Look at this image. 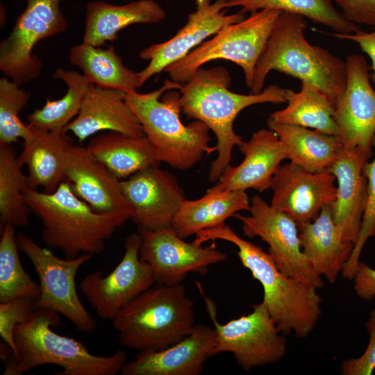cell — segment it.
I'll return each mask as SVG.
<instances>
[{"label":"cell","instance_id":"obj_6","mask_svg":"<svg viewBox=\"0 0 375 375\" xmlns=\"http://www.w3.org/2000/svg\"><path fill=\"white\" fill-rule=\"evenodd\" d=\"M182 85L166 79L159 89L128 93L126 101L139 119L144 133L153 144L161 162L178 170L194 167L204 153L216 151L210 147V128L194 119L183 124L180 90Z\"/></svg>","mask_w":375,"mask_h":375},{"label":"cell","instance_id":"obj_18","mask_svg":"<svg viewBox=\"0 0 375 375\" xmlns=\"http://www.w3.org/2000/svg\"><path fill=\"white\" fill-rule=\"evenodd\" d=\"M335 178L329 172H315L292 162L281 165L272 180L271 206L297 224L315 219L323 206L335 199Z\"/></svg>","mask_w":375,"mask_h":375},{"label":"cell","instance_id":"obj_14","mask_svg":"<svg viewBox=\"0 0 375 375\" xmlns=\"http://www.w3.org/2000/svg\"><path fill=\"white\" fill-rule=\"evenodd\" d=\"M138 231L142 237L140 258L150 266L156 283L181 284L190 273L205 274L210 265L227 258L215 240L208 246L187 242L172 226Z\"/></svg>","mask_w":375,"mask_h":375},{"label":"cell","instance_id":"obj_12","mask_svg":"<svg viewBox=\"0 0 375 375\" xmlns=\"http://www.w3.org/2000/svg\"><path fill=\"white\" fill-rule=\"evenodd\" d=\"M249 215L236 213L247 238L259 237L269 246L268 253L285 275L316 289L324 281L303 254L297 223L286 213L269 205L260 195L250 200Z\"/></svg>","mask_w":375,"mask_h":375},{"label":"cell","instance_id":"obj_3","mask_svg":"<svg viewBox=\"0 0 375 375\" xmlns=\"http://www.w3.org/2000/svg\"><path fill=\"white\" fill-rule=\"evenodd\" d=\"M302 15L281 12L255 69L250 93H260L273 70L308 82L323 92L335 106L347 83V65L328 50L310 44Z\"/></svg>","mask_w":375,"mask_h":375},{"label":"cell","instance_id":"obj_23","mask_svg":"<svg viewBox=\"0 0 375 375\" xmlns=\"http://www.w3.org/2000/svg\"><path fill=\"white\" fill-rule=\"evenodd\" d=\"M127 93L91 83L76 117L63 129L83 142L101 131H114L131 137L145 136L142 126L128 105Z\"/></svg>","mask_w":375,"mask_h":375},{"label":"cell","instance_id":"obj_34","mask_svg":"<svg viewBox=\"0 0 375 375\" xmlns=\"http://www.w3.org/2000/svg\"><path fill=\"white\" fill-rule=\"evenodd\" d=\"M226 7H240L244 14L262 9L294 13L340 34H351L360 30L335 8L331 0H226Z\"/></svg>","mask_w":375,"mask_h":375},{"label":"cell","instance_id":"obj_36","mask_svg":"<svg viewBox=\"0 0 375 375\" xmlns=\"http://www.w3.org/2000/svg\"><path fill=\"white\" fill-rule=\"evenodd\" d=\"M30 92L6 76L0 78V144H12L28 135V124L19 118L31 99Z\"/></svg>","mask_w":375,"mask_h":375},{"label":"cell","instance_id":"obj_13","mask_svg":"<svg viewBox=\"0 0 375 375\" xmlns=\"http://www.w3.org/2000/svg\"><path fill=\"white\" fill-rule=\"evenodd\" d=\"M139 232L124 240L123 257L108 275L97 270L86 275L79 289L101 319L113 320L131 300L156 283L150 266L140 258Z\"/></svg>","mask_w":375,"mask_h":375},{"label":"cell","instance_id":"obj_42","mask_svg":"<svg viewBox=\"0 0 375 375\" xmlns=\"http://www.w3.org/2000/svg\"><path fill=\"white\" fill-rule=\"evenodd\" d=\"M338 39L350 40L358 44L361 50L370 58L373 70L371 78L375 82V31H362L360 29L351 34L333 33L329 34Z\"/></svg>","mask_w":375,"mask_h":375},{"label":"cell","instance_id":"obj_28","mask_svg":"<svg viewBox=\"0 0 375 375\" xmlns=\"http://www.w3.org/2000/svg\"><path fill=\"white\" fill-rule=\"evenodd\" d=\"M250 201L243 191H227L206 194L196 200L185 199L171 226L182 238L225 224L240 210H248Z\"/></svg>","mask_w":375,"mask_h":375},{"label":"cell","instance_id":"obj_20","mask_svg":"<svg viewBox=\"0 0 375 375\" xmlns=\"http://www.w3.org/2000/svg\"><path fill=\"white\" fill-rule=\"evenodd\" d=\"M238 148L244 156L242 162L235 167L228 165L206 192H245L248 189L263 192L270 188L281 162L288 159L283 143L270 128L253 133L250 140L243 141Z\"/></svg>","mask_w":375,"mask_h":375},{"label":"cell","instance_id":"obj_21","mask_svg":"<svg viewBox=\"0 0 375 375\" xmlns=\"http://www.w3.org/2000/svg\"><path fill=\"white\" fill-rule=\"evenodd\" d=\"M215 331L204 324H195L179 342L161 350L140 351L126 362L122 375H199L212 356Z\"/></svg>","mask_w":375,"mask_h":375},{"label":"cell","instance_id":"obj_37","mask_svg":"<svg viewBox=\"0 0 375 375\" xmlns=\"http://www.w3.org/2000/svg\"><path fill=\"white\" fill-rule=\"evenodd\" d=\"M374 156L372 161H367L363 172L367 178V196L361 227L358 238L348 261L344 266L342 275L352 280L360 262V256L366 241L375 236V135L372 141Z\"/></svg>","mask_w":375,"mask_h":375},{"label":"cell","instance_id":"obj_26","mask_svg":"<svg viewBox=\"0 0 375 375\" xmlns=\"http://www.w3.org/2000/svg\"><path fill=\"white\" fill-rule=\"evenodd\" d=\"M166 12L155 0H137L124 5H113L103 1L86 4L83 42L102 47L107 41L117 38V33L135 24H156Z\"/></svg>","mask_w":375,"mask_h":375},{"label":"cell","instance_id":"obj_38","mask_svg":"<svg viewBox=\"0 0 375 375\" xmlns=\"http://www.w3.org/2000/svg\"><path fill=\"white\" fill-rule=\"evenodd\" d=\"M35 301L28 297H22L0 302V335L16 353L14 331L17 325L26 322L34 311Z\"/></svg>","mask_w":375,"mask_h":375},{"label":"cell","instance_id":"obj_9","mask_svg":"<svg viewBox=\"0 0 375 375\" xmlns=\"http://www.w3.org/2000/svg\"><path fill=\"white\" fill-rule=\"evenodd\" d=\"M197 285L215 331L212 356L231 353L245 371L276 363L285 356L286 340L262 302L252 306L250 313L222 324L217 320L215 302L205 295L199 283Z\"/></svg>","mask_w":375,"mask_h":375},{"label":"cell","instance_id":"obj_1","mask_svg":"<svg viewBox=\"0 0 375 375\" xmlns=\"http://www.w3.org/2000/svg\"><path fill=\"white\" fill-rule=\"evenodd\" d=\"M231 77L223 67L198 69L179 90L181 110L189 119L201 121L216 136L217 158L211 162L208 181L216 183L230 165L232 151L244 140L235 133L233 123L246 108L258 103L286 102L287 89L272 85L257 94L229 90Z\"/></svg>","mask_w":375,"mask_h":375},{"label":"cell","instance_id":"obj_29","mask_svg":"<svg viewBox=\"0 0 375 375\" xmlns=\"http://www.w3.org/2000/svg\"><path fill=\"white\" fill-rule=\"evenodd\" d=\"M286 151L290 162L315 172H328L343 147L335 135L292 124L267 120Z\"/></svg>","mask_w":375,"mask_h":375},{"label":"cell","instance_id":"obj_32","mask_svg":"<svg viewBox=\"0 0 375 375\" xmlns=\"http://www.w3.org/2000/svg\"><path fill=\"white\" fill-rule=\"evenodd\" d=\"M12 144H0V226L26 227L31 213L25 200L29 188Z\"/></svg>","mask_w":375,"mask_h":375},{"label":"cell","instance_id":"obj_35","mask_svg":"<svg viewBox=\"0 0 375 375\" xmlns=\"http://www.w3.org/2000/svg\"><path fill=\"white\" fill-rule=\"evenodd\" d=\"M15 228L6 224L1 228L0 302L22 297L35 301L40 294V285L22 265Z\"/></svg>","mask_w":375,"mask_h":375},{"label":"cell","instance_id":"obj_27","mask_svg":"<svg viewBox=\"0 0 375 375\" xmlns=\"http://www.w3.org/2000/svg\"><path fill=\"white\" fill-rule=\"evenodd\" d=\"M96 160L119 179L151 167H159L156 149L143 137H131L114 131H104L92 138L85 147Z\"/></svg>","mask_w":375,"mask_h":375},{"label":"cell","instance_id":"obj_25","mask_svg":"<svg viewBox=\"0 0 375 375\" xmlns=\"http://www.w3.org/2000/svg\"><path fill=\"white\" fill-rule=\"evenodd\" d=\"M298 226L303 254L320 276L335 283L350 258L354 244L344 239L335 223L331 204L323 206L315 219Z\"/></svg>","mask_w":375,"mask_h":375},{"label":"cell","instance_id":"obj_30","mask_svg":"<svg viewBox=\"0 0 375 375\" xmlns=\"http://www.w3.org/2000/svg\"><path fill=\"white\" fill-rule=\"evenodd\" d=\"M71 64L91 83L106 89L131 93L140 88V74L126 67L113 47L103 49L82 42L69 51Z\"/></svg>","mask_w":375,"mask_h":375},{"label":"cell","instance_id":"obj_39","mask_svg":"<svg viewBox=\"0 0 375 375\" xmlns=\"http://www.w3.org/2000/svg\"><path fill=\"white\" fill-rule=\"evenodd\" d=\"M366 328L369 341L364 353L358 358L345 360L341 365L344 375H371L375 369V309L370 312Z\"/></svg>","mask_w":375,"mask_h":375},{"label":"cell","instance_id":"obj_22","mask_svg":"<svg viewBox=\"0 0 375 375\" xmlns=\"http://www.w3.org/2000/svg\"><path fill=\"white\" fill-rule=\"evenodd\" d=\"M372 155L359 148L344 147L328 171L335 178L336 196L331 204L333 220L346 240L356 244L367 196L365 163Z\"/></svg>","mask_w":375,"mask_h":375},{"label":"cell","instance_id":"obj_7","mask_svg":"<svg viewBox=\"0 0 375 375\" xmlns=\"http://www.w3.org/2000/svg\"><path fill=\"white\" fill-rule=\"evenodd\" d=\"M112 322L123 346L139 352L161 350L191 333L194 302L181 284L155 283L127 303Z\"/></svg>","mask_w":375,"mask_h":375},{"label":"cell","instance_id":"obj_19","mask_svg":"<svg viewBox=\"0 0 375 375\" xmlns=\"http://www.w3.org/2000/svg\"><path fill=\"white\" fill-rule=\"evenodd\" d=\"M73 192L95 212L113 216L123 224L132 209L121 188V180L94 159L85 148L73 145L68 153L66 178Z\"/></svg>","mask_w":375,"mask_h":375},{"label":"cell","instance_id":"obj_31","mask_svg":"<svg viewBox=\"0 0 375 375\" xmlns=\"http://www.w3.org/2000/svg\"><path fill=\"white\" fill-rule=\"evenodd\" d=\"M285 98L287 106L272 113L268 120L312 128L339 138L335 107L315 85L301 82L300 91L287 89Z\"/></svg>","mask_w":375,"mask_h":375},{"label":"cell","instance_id":"obj_15","mask_svg":"<svg viewBox=\"0 0 375 375\" xmlns=\"http://www.w3.org/2000/svg\"><path fill=\"white\" fill-rule=\"evenodd\" d=\"M226 0H196V10L190 13L185 24L169 40L144 49L140 58L149 60L140 74V88L151 76L181 60L208 37L224 27L244 18L242 12L228 15Z\"/></svg>","mask_w":375,"mask_h":375},{"label":"cell","instance_id":"obj_10","mask_svg":"<svg viewBox=\"0 0 375 375\" xmlns=\"http://www.w3.org/2000/svg\"><path fill=\"white\" fill-rule=\"evenodd\" d=\"M17 241L19 249L28 258L38 276L40 294L33 303L34 309L56 312L79 331L92 333L97 322L84 307L76 287L78 269L92 255L83 253L73 259H62L24 233L17 234Z\"/></svg>","mask_w":375,"mask_h":375},{"label":"cell","instance_id":"obj_4","mask_svg":"<svg viewBox=\"0 0 375 375\" xmlns=\"http://www.w3.org/2000/svg\"><path fill=\"white\" fill-rule=\"evenodd\" d=\"M59 313L35 309L30 318L16 326V353L6 362L3 375H22L44 365L62 368L56 375H116L127 362L126 353L118 349L110 356L92 354L81 342L51 330L58 326Z\"/></svg>","mask_w":375,"mask_h":375},{"label":"cell","instance_id":"obj_24","mask_svg":"<svg viewBox=\"0 0 375 375\" xmlns=\"http://www.w3.org/2000/svg\"><path fill=\"white\" fill-rule=\"evenodd\" d=\"M23 139L19 160L28 170L29 189L43 192L55 191L65 180L67 156L74 145L73 140L64 131H49L31 124Z\"/></svg>","mask_w":375,"mask_h":375},{"label":"cell","instance_id":"obj_16","mask_svg":"<svg viewBox=\"0 0 375 375\" xmlns=\"http://www.w3.org/2000/svg\"><path fill=\"white\" fill-rule=\"evenodd\" d=\"M347 83L335 105V119L343 146L359 148L373 155L375 135V90L365 58L358 54L347 57Z\"/></svg>","mask_w":375,"mask_h":375},{"label":"cell","instance_id":"obj_33","mask_svg":"<svg viewBox=\"0 0 375 375\" xmlns=\"http://www.w3.org/2000/svg\"><path fill=\"white\" fill-rule=\"evenodd\" d=\"M53 77L65 83L66 93L57 100L47 99L44 105L28 115V124L49 131H63L76 116L91 83L82 74L57 68Z\"/></svg>","mask_w":375,"mask_h":375},{"label":"cell","instance_id":"obj_40","mask_svg":"<svg viewBox=\"0 0 375 375\" xmlns=\"http://www.w3.org/2000/svg\"><path fill=\"white\" fill-rule=\"evenodd\" d=\"M331 1L352 23L375 26V0Z\"/></svg>","mask_w":375,"mask_h":375},{"label":"cell","instance_id":"obj_11","mask_svg":"<svg viewBox=\"0 0 375 375\" xmlns=\"http://www.w3.org/2000/svg\"><path fill=\"white\" fill-rule=\"evenodd\" d=\"M24 10L17 18L8 35L0 42V69L22 85L40 74L42 63L33 51L40 41L67 28L60 0H25Z\"/></svg>","mask_w":375,"mask_h":375},{"label":"cell","instance_id":"obj_41","mask_svg":"<svg viewBox=\"0 0 375 375\" xmlns=\"http://www.w3.org/2000/svg\"><path fill=\"white\" fill-rule=\"evenodd\" d=\"M356 294L365 301L375 297V269L360 261L353 278Z\"/></svg>","mask_w":375,"mask_h":375},{"label":"cell","instance_id":"obj_2","mask_svg":"<svg viewBox=\"0 0 375 375\" xmlns=\"http://www.w3.org/2000/svg\"><path fill=\"white\" fill-rule=\"evenodd\" d=\"M194 241L203 244L222 240L238 249L241 264L263 289L262 303L283 335L294 333L306 338L315 328L322 315V298L315 288L283 273L272 257L224 224L197 233Z\"/></svg>","mask_w":375,"mask_h":375},{"label":"cell","instance_id":"obj_5","mask_svg":"<svg viewBox=\"0 0 375 375\" xmlns=\"http://www.w3.org/2000/svg\"><path fill=\"white\" fill-rule=\"evenodd\" d=\"M24 197L31 212L41 221L43 242L59 249L65 258L102 253L106 240L124 224L113 216L92 210L66 180L53 192L28 188Z\"/></svg>","mask_w":375,"mask_h":375},{"label":"cell","instance_id":"obj_8","mask_svg":"<svg viewBox=\"0 0 375 375\" xmlns=\"http://www.w3.org/2000/svg\"><path fill=\"white\" fill-rule=\"evenodd\" d=\"M281 13V11L274 9L251 12L247 18L222 28L211 39L164 71L172 81L184 84L207 62L229 60L242 69L245 83L250 89L257 63Z\"/></svg>","mask_w":375,"mask_h":375},{"label":"cell","instance_id":"obj_17","mask_svg":"<svg viewBox=\"0 0 375 375\" xmlns=\"http://www.w3.org/2000/svg\"><path fill=\"white\" fill-rule=\"evenodd\" d=\"M121 188L132 209L131 219L138 228L171 226L185 199L176 178L159 167L144 169L121 180Z\"/></svg>","mask_w":375,"mask_h":375}]
</instances>
